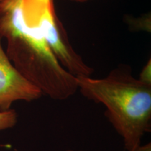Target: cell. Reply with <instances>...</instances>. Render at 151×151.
<instances>
[{
  "mask_svg": "<svg viewBox=\"0 0 151 151\" xmlns=\"http://www.w3.org/2000/svg\"><path fill=\"white\" fill-rule=\"evenodd\" d=\"M125 22H127L131 30L133 31H143L150 32V16L147 14L143 17L133 18L131 16L125 17Z\"/></svg>",
  "mask_w": 151,
  "mask_h": 151,
  "instance_id": "obj_5",
  "label": "cell"
},
{
  "mask_svg": "<svg viewBox=\"0 0 151 151\" xmlns=\"http://www.w3.org/2000/svg\"><path fill=\"white\" fill-rule=\"evenodd\" d=\"M0 36L20 73L46 95L64 101L78 91L76 77L66 70L37 28L26 21L22 0L0 1Z\"/></svg>",
  "mask_w": 151,
  "mask_h": 151,
  "instance_id": "obj_1",
  "label": "cell"
},
{
  "mask_svg": "<svg viewBox=\"0 0 151 151\" xmlns=\"http://www.w3.org/2000/svg\"><path fill=\"white\" fill-rule=\"evenodd\" d=\"M78 90L86 99L105 106V116L131 151L151 129V84L120 65L101 78L76 77Z\"/></svg>",
  "mask_w": 151,
  "mask_h": 151,
  "instance_id": "obj_2",
  "label": "cell"
},
{
  "mask_svg": "<svg viewBox=\"0 0 151 151\" xmlns=\"http://www.w3.org/2000/svg\"><path fill=\"white\" fill-rule=\"evenodd\" d=\"M1 1V0H0V1Z\"/></svg>",
  "mask_w": 151,
  "mask_h": 151,
  "instance_id": "obj_11",
  "label": "cell"
},
{
  "mask_svg": "<svg viewBox=\"0 0 151 151\" xmlns=\"http://www.w3.org/2000/svg\"><path fill=\"white\" fill-rule=\"evenodd\" d=\"M65 151H87V150H75V149H67Z\"/></svg>",
  "mask_w": 151,
  "mask_h": 151,
  "instance_id": "obj_9",
  "label": "cell"
},
{
  "mask_svg": "<svg viewBox=\"0 0 151 151\" xmlns=\"http://www.w3.org/2000/svg\"><path fill=\"white\" fill-rule=\"evenodd\" d=\"M71 1H78V2H84V1H90V0H71Z\"/></svg>",
  "mask_w": 151,
  "mask_h": 151,
  "instance_id": "obj_10",
  "label": "cell"
},
{
  "mask_svg": "<svg viewBox=\"0 0 151 151\" xmlns=\"http://www.w3.org/2000/svg\"><path fill=\"white\" fill-rule=\"evenodd\" d=\"M1 39L0 36V111H4L11 109L16 101L32 102L43 94L14 67L4 50Z\"/></svg>",
  "mask_w": 151,
  "mask_h": 151,
  "instance_id": "obj_4",
  "label": "cell"
},
{
  "mask_svg": "<svg viewBox=\"0 0 151 151\" xmlns=\"http://www.w3.org/2000/svg\"><path fill=\"white\" fill-rule=\"evenodd\" d=\"M131 151H151V143L150 142H148L146 144H141L137 148Z\"/></svg>",
  "mask_w": 151,
  "mask_h": 151,
  "instance_id": "obj_8",
  "label": "cell"
},
{
  "mask_svg": "<svg viewBox=\"0 0 151 151\" xmlns=\"http://www.w3.org/2000/svg\"><path fill=\"white\" fill-rule=\"evenodd\" d=\"M143 82L146 83L151 84V62L149 60L146 65L143 67L142 70L141 71L139 77L138 78Z\"/></svg>",
  "mask_w": 151,
  "mask_h": 151,
  "instance_id": "obj_7",
  "label": "cell"
},
{
  "mask_svg": "<svg viewBox=\"0 0 151 151\" xmlns=\"http://www.w3.org/2000/svg\"><path fill=\"white\" fill-rule=\"evenodd\" d=\"M22 7L26 21L37 28L66 70L76 77L93 74V68L87 65L71 46L57 16L54 0H22Z\"/></svg>",
  "mask_w": 151,
  "mask_h": 151,
  "instance_id": "obj_3",
  "label": "cell"
},
{
  "mask_svg": "<svg viewBox=\"0 0 151 151\" xmlns=\"http://www.w3.org/2000/svg\"><path fill=\"white\" fill-rule=\"evenodd\" d=\"M18 121V115L14 109L0 111V132L11 129L16 125Z\"/></svg>",
  "mask_w": 151,
  "mask_h": 151,
  "instance_id": "obj_6",
  "label": "cell"
}]
</instances>
